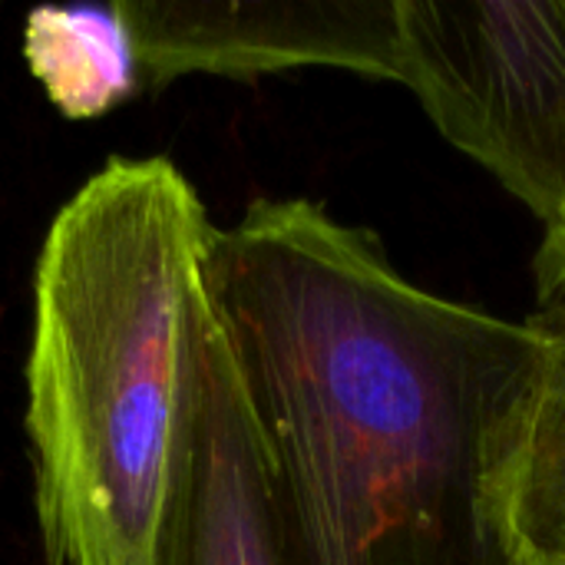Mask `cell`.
<instances>
[{
  "label": "cell",
  "mask_w": 565,
  "mask_h": 565,
  "mask_svg": "<svg viewBox=\"0 0 565 565\" xmlns=\"http://www.w3.org/2000/svg\"><path fill=\"white\" fill-rule=\"evenodd\" d=\"M23 56L50 103L70 119H96L146 89L122 0L30 10Z\"/></svg>",
  "instance_id": "cell-6"
},
{
  "label": "cell",
  "mask_w": 565,
  "mask_h": 565,
  "mask_svg": "<svg viewBox=\"0 0 565 565\" xmlns=\"http://www.w3.org/2000/svg\"><path fill=\"white\" fill-rule=\"evenodd\" d=\"M516 565H533V563H516Z\"/></svg>",
  "instance_id": "cell-9"
},
{
  "label": "cell",
  "mask_w": 565,
  "mask_h": 565,
  "mask_svg": "<svg viewBox=\"0 0 565 565\" xmlns=\"http://www.w3.org/2000/svg\"><path fill=\"white\" fill-rule=\"evenodd\" d=\"M540 281H543V298L565 311V265H559L550 275H540Z\"/></svg>",
  "instance_id": "cell-8"
},
{
  "label": "cell",
  "mask_w": 565,
  "mask_h": 565,
  "mask_svg": "<svg viewBox=\"0 0 565 565\" xmlns=\"http://www.w3.org/2000/svg\"><path fill=\"white\" fill-rule=\"evenodd\" d=\"M146 89L182 73L341 66L401 83L397 0H122Z\"/></svg>",
  "instance_id": "cell-5"
},
{
  "label": "cell",
  "mask_w": 565,
  "mask_h": 565,
  "mask_svg": "<svg viewBox=\"0 0 565 565\" xmlns=\"http://www.w3.org/2000/svg\"><path fill=\"white\" fill-rule=\"evenodd\" d=\"M516 563L565 565V321L546 344L526 397L510 467Z\"/></svg>",
  "instance_id": "cell-7"
},
{
  "label": "cell",
  "mask_w": 565,
  "mask_h": 565,
  "mask_svg": "<svg viewBox=\"0 0 565 565\" xmlns=\"http://www.w3.org/2000/svg\"><path fill=\"white\" fill-rule=\"evenodd\" d=\"M401 83L434 126L546 225L565 265V0H397Z\"/></svg>",
  "instance_id": "cell-3"
},
{
  "label": "cell",
  "mask_w": 565,
  "mask_h": 565,
  "mask_svg": "<svg viewBox=\"0 0 565 565\" xmlns=\"http://www.w3.org/2000/svg\"><path fill=\"white\" fill-rule=\"evenodd\" d=\"M212 232L162 156H113L46 228L26 361L46 565H152Z\"/></svg>",
  "instance_id": "cell-2"
},
{
  "label": "cell",
  "mask_w": 565,
  "mask_h": 565,
  "mask_svg": "<svg viewBox=\"0 0 565 565\" xmlns=\"http://www.w3.org/2000/svg\"><path fill=\"white\" fill-rule=\"evenodd\" d=\"M202 285L268 447L285 565H516L510 467L543 324L411 285L308 199L215 228Z\"/></svg>",
  "instance_id": "cell-1"
},
{
  "label": "cell",
  "mask_w": 565,
  "mask_h": 565,
  "mask_svg": "<svg viewBox=\"0 0 565 565\" xmlns=\"http://www.w3.org/2000/svg\"><path fill=\"white\" fill-rule=\"evenodd\" d=\"M152 565H285L268 447L209 298Z\"/></svg>",
  "instance_id": "cell-4"
}]
</instances>
